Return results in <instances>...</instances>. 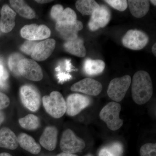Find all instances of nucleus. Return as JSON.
Instances as JSON below:
<instances>
[{"instance_id":"nucleus-1","label":"nucleus","mask_w":156,"mask_h":156,"mask_svg":"<svg viewBox=\"0 0 156 156\" xmlns=\"http://www.w3.org/2000/svg\"><path fill=\"white\" fill-rule=\"evenodd\" d=\"M153 93L150 76L145 71L136 72L133 77L131 85L132 97L134 102L142 105L148 102Z\"/></svg>"},{"instance_id":"nucleus-2","label":"nucleus","mask_w":156,"mask_h":156,"mask_svg":"<svg viewBox=\"0 0 156 156\" xmlns=\"http://www.w3.org/2000/svg\"><path fill=\"white\" fill-rule=\"evenodd\" d=\"M42 101L45 110L53 118H61L66 112V102L59 92L53 91L50 95H45Z\"/></svg>"},{"instance_id":"nucleus-3","label":"nucleus","mask_w":156,"mask_h":156,"mask_svg":"<svg viewBox=\"0 0 156 156\" xmlns=\"http://www.w3.org/2000/svg\"><path fill=\"white\" fill-rule=\"evenodd\" d=\"M121 106L116 102H110L104 107L101 111L99 117L106 123L109 129L116 131L123 125V120L120 118Z\"/></svg>"},{"instance_id":"nucleus-4","label":"nucleus","mask_w":156,"mask_h":156,"mask_svg":"<svg viewBox=\"0 0 156 156\" xmlns=\"http://www.w3.org/2000/svg\"><path fill=\"white\" fill-rule=\"evenodd\" d=\"M131 82V77L129 75L113 79L109 84L107 94L109 97L116 102L122 101L130 87Z\"/></svg>"},{"instance_id":"nucleus-5","label":"nucleus","mask_w":156,"mask_h":156,"mask_svg":"<svg viewBox=\"0 0 156 156\" xmlns=\"http://www.w3.org/2000/svg\"><path fill=\"white\" fill-rule=\"evenodd\" d=\"M86 146L83 140L78 137L71 129L65 130L60 140V147L63 152L74 154L80 152Z\"/></svg>"},{"instance_id":"nucleus-6","label":"nucleus","mask_w":156,"mask_h":156,"mask_svg":"<svg viewBox=\"0 0 156 156\" xmlns=\"http://www.w3.org/2000/svg\"><path fill=\"white\" fill-rule=\"evenodd\" d=\"M20 96L23 106L29 110L35 112L40 108L41 95L35 87L28 85L22 86L20 89Z\"/></svg>"},{"instance_id":"nucleus-7","label":"nucleus","mask_w":156,"mask_h":156,"mask_svg":"<svg viewBox=\"0 0 156 156\" xmlns=\"http://www.w3.org/2000/svg\"><path fill=\"white\" fill-rule=\"evenodd\" d=\"M18 70L20 75L30 80L40 81L43 79L41 68L33 59L23 58L19 62Z\"/></svg>"},{"instance_id":"nucleus-8","label":"nucleus","mask_w":156,"mask_h":156,"mask_svg":"<svg viewBox=\"0 0 156 156\" xmlns=\"http://www.w3.org/2000/svg\"><path fill=\"white\" fill-rule=\"evenodd\" d=\"M149 37L145 33L137 30H130L123 37L122 42L126 48L134 50H140L147 44Z\"/></svg>"},{"instance_id":"nucleus-9","label":"nucleus","mask_w":156,"mask_h":156,"mask_svg":"<svg viewBox=\"0 0 156 156\" xmlns=\"http://www.w3.org/2000/svg\"><path fill=\"white\" fill-rule=\"evenodd\" d=\"M90 98L78 93L69 95L66 102V113L69 116H74L87 107L91 103Z\"/></svg>"},{"instance_id":"nucleus-10","label":"nucleus","mask_w":156,"mask_h":156,"mask_svg":"<svg viewBox=\"0 0 156 156\" xmlns=\"http://www.w3.org/2000/svg\"><path fill=\"white\" fill-rule=\"evenodd\" d=\"M111 18V11L108 7L101 5L92 14L88 23L90 30L95 31L100 28H103L109 22Z\"/></svg>"},{"instance_id":"nucleus-11","label":"nucleus","mask_w":156,"mask_h":156,"mask_svg":"<svg viewBox=\"0 0 156 156\" xmlns=\"http://www.w3.org/2000/svg\"><path fill=\"white\" fill-rule=\"evenodd\" d=\"M20 34L27 41H37L49 37L51 31L44 25L31 24L24 26L20 30Z\"/></svg>"},{"instance_id":"nucleus-12","label":"nucleus","mask_w":156,"mask_h":156,"mask_svg":"<svg viewBox=\"0 0 156 156\" xmlns=\"http://www.w3.org/2000/svg\"><path fill=\"white\" fill-rule=\"evenodd\" d=\"M102 90L100 82L91 78H85L72 85L71 90L92 96L99 95Z\"/></svg>"},{"instance_id":"nucleus-13","label":"nucleus","mask_w":156,"mask_h":156,"mask_svg":"<svg viewBox=\"0 0 156 156\" xmlns=\"http://www.w3.org/2000/svg\"><path fill=\"white\" fill-rule=\"evenodd\" d=\"M83 27V23L78 20L73 22H57L56 24V30L66 41L77 38L78 32L82 30Z\"/></svg>"},{"instance_id":"nucleus-14","label":"nucleus","mask_w":156,"mask_h":156,"mask_svg":"<svg viewBox=\"0 0 156 156\" xmlns=\"http://www.w3.org/2000/svg\"><path fill=\"white\" fill-rule=\"evenodd\" d=\"M56 41L53 39H47L38 43L32 53L34 60L44 61L50 57L55 49Z\"/></svg>"},{"instance_id":"nucleus-15","label":"nucleus","mask_w":156,"mask_h":156,"mask_svg":"<svg viewBox=\"0 0 156 156\" xmlns=\"http://www.w3.org/2000/svg\"><path fill=\"white\" fill-rule=\"evenodd\" d=\"M0 29L4 33L10 32L15 25L16 13L8 6L4 5L1 9Z\"/></svg>"},{"instance_id":"nucleus-16","label":"nucleus","mask_w":156,"mask_h":156,"mask_svg":"<svg viewBox=\"0 0 156 156\" xmlns=\"http://www.w3.org/2000/svg\"><path fill=\"white\" fill-rule=\"evenodd\" d=\"M57 136V128L54 126H48L45 128L40 137V144L47 150L53 151L56 147Z\"/></svg>"},{"instance_id":"nucleus-17","label":"nucleus","mask_w":156,"mask_h":156,"mask_svg":"<svg viewBox=\"0 0 156 156\" xmlns=\"http://www.w3.org/2000/svg\"><path fill=\"white\" fill-rule=\"evenodd\" d=\"M18 146L17 137L12 130L7 127L0 130V147L14 150Z\"/></svg>"},{"instance_id":"nucleus-18","label":"nucleus","mask_w":156,"mask_h":156,"mask_svg":"<svg viewBox=\"0 0 156 156\" xmlns=\"http://www.w3.org/2000/svg\"><path fill=\"white\" fill-rule=\"evenodd\" d=\"M128 6L131 14L140 18L146 15L150 9V2L147 0H129Z\"/></svg>"},{"instance_id":"nucleus-19","label":"nucleus","mask_w":156,"mask_h":156,"mask_svg":"<svg viewBox=\"0 0 156 156\" xmlns=\"http://www.w3.org/2000/svg\"><path fill=\"white\" fill-rule=\"evenodd\" d=\"M18 144L20 147L33 154H37L41 151V146L33 137L26 133H21L17 137Z\"/></svg>"},{"instance_id":"nucleus-20","label":"nucleus","mask_w":156,"mask_h":156,"mask_svg":"<svg viewBox=\"0 0 156 156\" xmlns=\"http://www.w3.org/2000/svg\"><path fill=\"white\" fill-rule=\"evenodd\" d=\"M68 53L79 57H84L87 54V50L84 45V41L81 38L66 41L63 45Z\"/></svg>"},{"instance_id":"nucleus-21","label":"nucleus","mask_w":156,"mask_h":156,"mask_svg":"<svg viewBox=\"0 0 156 156\" xmlns=\"http://www.w3.org/2000/svg\"><path fill=\"white\" fill-rule=\"evenodd\" d=\"M105 67L104 62L100 59L87 58L84 62V72L88 75L96 76L103 72Z\"/></svg>"},{"instance_id":"nucleus-22","label":"nucleus","mask_w":156,"mask_h":156,"mask_svg":"<svg viewBox=\"0 0 156 156\" xmlns=\"http://www.w3.org/2000/svg\"><path fill=\"white\" fill-rule=\"evenodd\" d=\"M11 7L21 17L28 19H33L35 17L34 11L22 0H11Z\"/></svg>"},{"instance_id":"nucleus-23","label":"nucleus","mask_w":156,"mask_h":156,"mask_svg":"<svg viewBox=\"0 0 156 156\" xmlns=\"http://www.w3.org/2000/svg\"><path fill=\"white\" fill-rule=\"evenodd\" d=\"M76 7L83 16H85L92 15L100 5L93 0H79L76 2Z\"/></svg>"},{"instance_id":"nucleus-24","label":"nucleus","mask_w":156,"mask_h":156,"mask_svg":"<svg viewBox=\"0 0 156 156\" xmlns=\"http://www.w3.org/2000/svg\"><path fill=\"white\" fill-rule=\"evenodd\" d=\"M123 153L122 144L115 142L102 147L99 151L98 156H122Z\"/></svg>"},{"instance_id":"nucleus-25","label":"nucleus","mask_w":156,"mask_h":156,"mask_svg":"<svg viewBox=\"0 0 156 156\" xmlns=\"http://www.w3.org/2000/svg\"><path fill=\"white\" fill-rule=\"evenodd\" d=\"M20 125L24 129L27 130H36L40 125L38 117L34 114H28L18 120Z\"/></svg>"},{"instance_id":"nucleus-26","label":"nucleus","mask_w":156,"mask_h":156,"mask_svg":"<svg viewBox=\"0 0 156 156\" xmlns=\"http://www.w3.org/2000/svg\"><path fill=\"white\" fill-rule=\"evenodd\" d=\"M23 58H24L23 55L18 53H13L9 57L8 65L9 69L15 75H20L18 70V64L19 62Z\"/></svg>"},{"instance_id":"nucleus-27","label":"nucleus","mask_w":156,"mask_h":156,"mask_svg":"<svg viewBox=\"0 0 156 156\" xmlns=\"http://www.w3.org/2000/svg\"><path fill=\"white\" fill-rule=\"evenodd\" d=\"M77 20L76 12L70 8L64 9L57 19V22H73Z\"/></svg>"},{"instance_id":"nucleus-28","label":"nucleus","mask_w":156,"mask_h":156,"mask_svg":"<svg viewBox=\"0 0 156 156\" xmlns=\"http://www.w3.org/2000/svg\"><path fill=\"white\" fill-rule=\"evenodd\" d=\"M140 156H156V144L147 143L140 147Z\"/></svg>"},{"instance_id":"nucleus-29","label":"nucleus","mask_w":156,"mask_h":156,"mask_svg":"<svg viewBox=\"0 0 156 156\" xmlns=\"http://www.w3.org/2000/svg\"><path fill=\"white\" fill-rule=\"evenodd\" d=\"M105 2L119 11H125L128 8V1L126 0H106Z\"/></svg>"},{"instance_id":"nucleus-30","label":"nucleus","mask_w":156,"mask_h":156,"mask_svg":"<svg viewBox=\"0 0 156 156\" xmlns=\"http://www.w3.org/2000/svg\"><path fill=\"white\" fill-rule=\"evenodd\" d=\"M38 42L36 41H26L20 47V50L23 53L28 55H31L33 51Z\"/></svg>"},{"instance_id":"nucleus-31","label":"nucleus","mask_w":156,"mask_h":156,"mask_svg":"<svg viewBox=\"0 0 156 156\" xmlns=\"http://www.w3.org/2000/svg\"><path fill=\"white\" fill-rule=\"evenodd\" d=\"M64 10L63 7L60 5H56L53 6L51 10V16L53 20L57 21L58 17Z\"/></svg>"},{"instance_id":"nucleus-32","label":"nucleus","mask_w":156,"mask_h":156,"mask_svg":"<svg viewBox=\"0 0 156 156\" xmlns=\"http://www.w3.org/2000/svg\"><path fill=\"white\" fill-rule=\"evenodd\" d=\"M10 104V100L9 97L4 93L0 92V110L8 107Z\"/></svg>"},{"instance_id":"nucleus-33","label":"nucleus","mask_w":156,"mask_h":156,"mask_svg":"<svg viewBox=\"0 0 156 156\" xmlns=\"http://www.w3.org/2000/svg\"><path fill=\"white\" fill-rule=\"evenodd\" d=\"M8 76H9V75L5 69L4 67L2 65L0 64V86L1 87H4Z\"/></svg>"},{"instance_id":"nucleus-34","label":"nucleus","mask_w":156,"mask_h":156,"mask_svg":"<svg viewBox=\"0 0 156 156\" xmlns=\"http://www.w3.org/2000/svg\"><path fill=\"white\" fill-rule=\"evenodd\" d=\"M57 78L59 83H62L71 79L72 76L69 73L65 72H59L57 74Z\"/></svg>"},{"instance_id":"nucleus-35","label":"nucleus","mask_w":156,"mask_h":156,"mask_svg":"<svg viewBox=\"0 0 156 156\" xmlns=\"http://www.w3.org/2000/svg\"><path fill=\"white\" fill-rule=\"evenodd\" d=\"M66 70L68 73L71 71L72 64L70 60H66L65 61Z\"/></svg>"},{"instance_id":"nucleus-36","label":"nucleus","mask_w":156,"mask_h":156,"mask_svg":"<svg viewBox=\"0 0 156 156\" xmlns=\"http://www.w3.org/2000/svg\"><path fill=\"white\" fill-rule=\"evenodd\" d=\"M5 119V116L4 112L0 110V126H1V124L4 122Z\"/></svg>"},{"instance_id":"nucleus-37","label":"nucleus","mask_w":156,"mask_h":156,"mask_svg":"<svg viewBox=\"0 0 156 156\" xmlns=\"http://www.w3.org/2000/svg\"><path fill=\"white\" fill-rule=\"evenodd\" d=\"M56 156H78L74 154L66 153L62 152L58 154Z\"/></svg>"},{"instance_id":"nucleus-38","label":"nucleus","mask_w":156,"mask_h":156,"mask_svg":"<svg viewBox=\"0 0 156 156\" xmlns=\"http://www.w3.org/2000/svg\"><path fill=\"white\" fill-rule=\"evenodd\" d=\"M52 1H50V0H37L36 1V2L37 3H40V4H46V3H48L52 2Z\"/></svg>"},{"instance_id":"nucleus-39","label":"nucleus","mask_w":156,"mask_h":156,"mask_svg":"<svg viewBox=\"0 0 156 156\" xmlns=\"http://www.w3.org/2000/svg\"><path fill=\"white\" fill-rule=\"evenodd\" d=\"M156 44L155 43L154 44L152 48V53H153L154 55L155 56H156Z\"/></svg>"},{"instance_id":"nucleus-40","label":"nucleus","mask_w":156,"mask_h":156,"mask_svg":"<svg viewBox=\"0 0 156 156\" xmlns=\"http://www.w3.org/2000/svg\"><path fill=\"white\" fill-rule=\"evenodd\" d=\"M0 156H12L10 154L8 153L3 152L0 154Z\"/></svg>"},{"instance_id":"nucleus-41","label":"nucleus","mask_w":156,"mask_h":156,"mask_svg":"<svg viewBox=\"0 0 156 156\" xmlns=\"http://www.w3.org/2000/svg\"><path fill=\"white\" fill-rule=\"evenodd\" d=\"M150 2L152 4L154 5V6H156V1L155 0H151L150 1Z\"/></svg>"},{"instance_id":"nucleus-42","label":"nucleus","mask_w":156,"mask_h":156,"mask_svg":"<svg viewBox=\"0 0 156 156\" xmlns=\"http://www.w3.org/2000/svg\"><path fill=\"white\" fill-rule=\"evenodd\" d=\"M2 32L1 31V29H0V36H1V35L2 34Z\"/></svg>"},{"instance_id":"nucleus-43","label":"nucleus","mask_w":156,"mask_h":156,"mask_svg":"<svg viewBox=\"0 0 156 156\" xmlns=\"http://www.w3.org/2000/svg\"><path fill=\"white\" fill-rule=\"evenodd\" d=\"M84 156H92L90 154H87V155Z\"/></svg>"}]
</instances>
